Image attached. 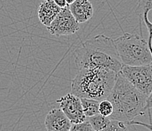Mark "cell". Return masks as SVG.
<instances>
[{
    "label": "cell",
    "mask_w": 152,
    "mask_h": 131,
    "mask_svg": "<svg viewBox=\"0 0 152 131\" xmlns=\"http://www.w3.org/2000/svg\"><path fill=\"white\" fill-rule=\"evenodd\" d=\"M113 106L110 120L122 121L131 124L135 118L145 114L151 109V96L146 97L118 72L111 92L107 99Z\"/></svg>",
    "instance_id": "1"
},
{
    "label": "cell",
    "mask_w": 152,
    "mask_h": 131,
    "mask_svg": "<svg viewBox=\"0 0 152 131\" xmlns=\"http://www.w3.org/2000/svg\"><path fill=\"white\" fill-rule=\"evenodd\" d=\"M74 55L78 70L100 67L118 73L123 65L114 40L103 34L83 42L75 49Z\"/></svg>",
    "instance_id": "2"
},
{
    "label": "cell",
    "mask_w": 152,
    "mask_h": 131,
    "mask_svg": "<svg viewBox=\"0 0 152 131\" xmlns=\"http://www.w3.org/2000/svg\"><path fill=\"white\" fill-rule=\"evenodd\" d=\"M117 73L106 68L80 69L71 83V93L79 98L102 101L107 99Z\"/></svg>",
    "instance_id": "3"
},
{
    "label": "cell",
    "mask_w": 152,
    "mask_h": 131,
    "mask_svg": "<svg viewBox=\"0 0 152 131\" xmlns=\"http://www.w3.org/2000/svg\"><path fill=\"white\" fill-rule=\"evenodd\" d=\"M114 42L124 65H147L152 63L151 47L142 36L126 33L114 40Z\"/></svg>",
    "instance_id": "4"
},
{
    "label": "cell",
    "mask_w": 152,
    "mask_h": 131,
    "mask_svg": "<svg viewBox=\"0 0 152 131\" xmlns=\"http://www.w3.org/2000/svg\"><path fill=\"white\" fill-rule=\"evenodd\" d=\"M120 72L138 91L146 97L151 96L152 64L129 66L123 64Z\"/></svg>",
    "instance_id": "5"
},
{
    "label": "cell",
    "mask_w": 152,
    "mask_h": 131,
    "mask_svg": "<svg viewBox=\"0 0 152 131\" xmlns=\"http://www.w3.org/2000/svg\"><path fill=\"white\" fill-rule=\"evenodd\" d=\"M47 27L52 35L55 37L69 36L80 30V24L70 13L68 6L61 9L60 12Z\"/></svg>",
    "instance_id": "6"
},
{
    "label": "cell",
    "mask_w": 152,
    "mask_h": 131,
    "mask_svg": "<svg viewBox=\"0 0 152 131\" xmlns=\"http://www.w3.org/2000/svg\"><path fill=\"white\" fill-rule=\"evenodd\" d=\"M60 109L72 124L83 122L86 120L83 111L80 98L72 93H67L57 100Z\"/></svg>",
    "instance_id": "7"
},
{
    "label": "cell",
    "mask_w": 152,
    "mask_h": 131,
    "mask_svg": "<svg viewBox=\"0 0 152 131\" xmlns=\"http://www.w3.org/2000/svg\"><path fill=\"white\" fill-rule=\"evenodd\" d=\"M72 123L60 108H53L45 118L47 131H68Z\"/></svg>",
    "instance_id": "8"
},
{
    "label": "cell",
    "mask_w": 152,
    "mask_h": 131,
    "mask_svg": "<svg viewBox=\"0 0 152 131\" xmlns=\"http://www.w3.org/2000/svg\"><path fill=\"white\" fill-rule=\"evenodd\" d=\"M68 8L79 24L88 21L93 16V6L89 0H74L73 3L68 5Z\"/></svg>",
    "instance_id": "9"
},
{
    "label": "cell",
    "mask_w": 152,
    "mask_h": 131,
    "mask_svg": "<svg viewBox=\"0 0 152 131\" xmlns=\"http://www.w3.org/2000/svg\"><path fill=\"white\" fill-rule=\"evenodd\" d=\"M59 8L53 0H45L39 6L37 15L39 21L45 27H48L60 12Z\"/></svg>",
    "instance_id": "10"
},
{
    "label": "cell",
    "mask_w": 152,
    "mask_h": 131,
    "mask_svg": "<svg viewBox=\"0 0 152 131\" xmlns=\"http://www.w3.org/2000/svg\"><path fill=\"white\" fill-rule=\"evenodd\" d=\"M152 9V0H138V5L136 8V14L140 18V24L142 22L145 25L146 29L148 32V43L149 46H151V22L148 18V14Z\"/></svg>",
    "instance_id": "11"
},
{
    "label": "cell",
    "mask_w": 152,
    "mask_h": 131,
    "mask_svg": "<svg viewBox=\"0 0 152 131\" xmlns=\"http://www.w3.org/2000/svg\"><path fill=\"white\" fill-rule=\"evenodd\" d=\"M80 100L83 111L86 118H89L99 113V101L86 98H80Z\"/></svg>",
    "instance_id": "12"
},
{
    "label": "cell",
    "mask_w": 152,
    "mask_h": 131,
    "mask_svg": "<svg viewBox=\"0 0 152 131\" xmlns=\"http://www.w3.org/2000/svg\"><path fill=\"white\" fill-rule=\"evenodd\" d=\"M86 120L90 124L92 129L93 131H100L105 128L110 122V118L107 117H104L100 114H96L89 118H87Z\"/></svg>",
    "instance_id": "13"
},
{
    "label": "cell",
    "mask_w": 152,
    "mask_h": 131,
    "mask_svg": "<svg viewBox=\"0 0 152 131\" xmlns=\"http://www.w3.org/2000/svg\"><path fill=\"white\" fill-rule=\"evenodd\" d=\"M128 125L122 121L110 120L107 126L100 131H129Z\"/></svg>",
    "instance_id": "14"
},
{
    "label": "cell",
    "mask_w": 152,
    "mask_h": 131,
    "mask_svg": "<svg viewBox=\"0 0 152 131\" xmlns=\"http://www.w3.org/2000/svg\"><path fill=\"white\" fill-rule=\"evenodd\" d=\"M113 113V106L108 99H104L99 102V114L104 117L110 116Z\"/></svg>",
    "instance_id": "15"
},
{
    "label": "cell",
    "mask_w": 152,
    "mask_h": 131,
    "mask_svg": "<svg viewBox=\"0 0 152 131\" xmlns=\"http://www.w3.org/2000/svg\"><path fill=\"white\" fill-rule=\"evenodd\" d=\"M68 131H93L89 121L86 120L85 121L77 124H72L71 127Z\"/></svg>",
    "instance_id": "16"
},
{
    "label": "cell",
    "mask_w": 152,
    "mask_h": 131,
    "mask_svg": "<svg viewBox=\"0 0 152 131\" xmlns=\"http://www.w3.org/2000/svg\"><path fill=\"white\" fill-rule=\"evenodd\" d=\"M53 2L61 9H64V8L68 6L65 0H53Z\"/></svg>",
    "instance_id": "17"
},
{
    "label": "cell",
    "mask_w": 152,
    "mask_h": 131,
    "mask_svg": "<svg viewBox=\"0 0 152 131\" xmlns=\"http://www.w3.org/2000/svg\"><path fill=\"white\" fill-rule=\"evenodd\" d=\"M66 1V2H67V5H70V4L71 3H73V2H74V0H65Z\"/></svg>",
    "instance_id": "18"
}]
</instances>
